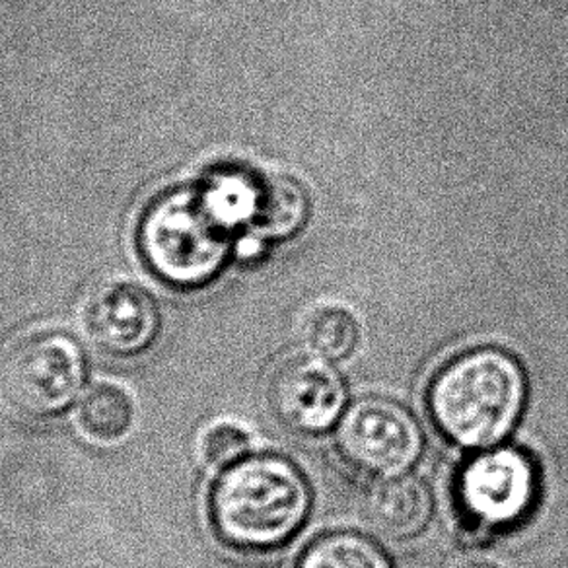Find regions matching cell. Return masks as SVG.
Returning <instances> with one entry per match:
<instances>
[{"label":"cell","mask_w":568,"mask_h":568,"mask_svg":"<svg viewBox=\"0 0 568 568\" xmlns=\"http://www.w3.org/2000/svg\"><path fill=\"white\" fill-rule=\"evenodd\" d=\"M87 379L79 343L57 329H36L0 355V402L24 418H48L67 409Z\"/></svg>","instance_id":"cell-4"},{"label":"cell","mask_w":568,"mask_h":568,"mask_svg":"<svg viewBox=\"0 0 568 568\" xmlns=\"http://www.w3.org/2000/svg\"><path fill=\"white\" fill-rule=\"evenodd\" d=\"M433 513V498L425 483L397 475L382 479L366 498V518L392 539H409L425 529Z\"/></svg>","instance_id":"cell-9"},{"label":"cell","mask_w":568,"mask_h":568,"mask_svg":"<svg viewBox=\"0 0 568 568\" xmlns=\"http://www.w3.org/2000/svg\"><path fill=\"white\" fill-rule=\"evenodd\" d=\"M306 195L288 178H268L253 199V221L268 234H286L302 221Z\"/></svg>","instance_id":"cell-12"},{"label":"cell","mask_w":568,"mask_h":568,"mask_svg":"<svg viewBox=\"0 0 568 568\" xmlns=\"http://www.w3.org/2000/svg\"><path fill=\"white\" fill-rule=\"evenodd\" d=\"M296 568H389V560L364 536L329 534L308 545Z\"/></svg>","instance_id":"cell-11"},{"label":"cell","mask_w":568,"mask_h":568,"mask_svg":"<svg viewBox=\"0 0 568 568\" xmlns=\"http://www.w3.org/2000/svg\"><path fill=\"white\" fill-rule=\"evenodd\" d=\"M229 242L219 205L195 191L160 199L142 226V252L162 281L190 288L221 268Z\"/></svg>","instance_id":"cell-3"},{"label":"cell","mask_w":568,"mask_h":568,"mask_svg":"<svg viewBox=\"0 0 568 568\" xmlns=\"http://www.w3.org/2000/svg\"><path fill=\"white\" fill-rule=\"evenodd\" d=\"M337 448L358 471L389 479L417 462L423 435L417 420L399 403L366 397L341 417Z\"/></svg>","instance_id":"cell-5"},{"label":"cell","mask_w":568,"mask_h":568,"mask_svg":"<svg viewBox=\"0 0 568 568\" xmlns=\"http://www.w3.org/2000/svg\"><path fill=\"white\" fill-rule=\"evenodd\" d=\"M308 483L281 456H250L222 471L211 493L216 536L240 551H271L302 528Z\"/></svg>","instance_id":"cell-1"},{"label":"cell","mask_w":568,"mask_h":568,"mask_svg":"<svg viewBox=\"0 0 568 568\" xmlns=\"http://www.w3.org/2000/svg\"><path fill=\"white\" fill-rule=\"evenodd\" d=\"M347 402L345 384L332 363L314 353H296L276 364L268 378L273 417L298 435H322L339 418Z\"/></svg>","instance_id":"cell-6"},{"label":"cell","mask_w":568,"mask_h":568,"mask_svg":"<svg viewBox=\"0 0 568 568\" xmlns=\"http://www.w3.org/2000/svg\"><path fill=\"white\" fill-rule=\"evenodd\" d=\"M247 446L250 438L240 426L222 423L206 430L201 440V456L209 466L229 467L237 459H242Z\"/></svg>","instance_id":"cell-14"},{"label":"cell","mask_w":568,"mask_h":568,"mask_svg":"<svg viewBox=\"0 0 568 568\" xmlns=\"http://www.w3.org/2000/svg\"><path fill=\"white\" fill-rule=\"evenodd\" d=\"M304 339L310 353L324 356L327 361H339L355 351L358 325L347 310L324 306L310 314L304 325Z\"/></svg>","instance_id":"cell-13"},{"label":"cell","mask_w":568,"mask_h":568,"mask_svg":"<svg viewBox=\"0 0 568 568\" xmlns=\"http://www.w3.org/2000/svg\"><path fill=\"white\" fill-rule=\"evenodd\" d=\"M133 403L119 387L103 384L80 403V430L98 443H115L133 426Z\"/></svg>","instance_id":"cell-10"},{"label":"cell","mask_w":568,"mask_h":568,"mask_svg":"<svg viewBox=\"0 0 568 568\" xmlns=\"http://www.w3.org/2000/svg\"><path fill=\"white\" fill-rule=\"evenodd\" d=\"M526 399L520 364L500 348L456 356L436 374L428 407L436 428L462 448H490L516 425Z\"/></svg>","instance_id":"cell-2"},{"label":"cell","mask_w":568,"mask_h":568,"mask_svg":"<svg viewBox=\"0 0 568 568\" xmlns=\"http://www.w3.org/2000/svg\"><path fill=\"white\" fill-rule=\"evenodd\" d=\"M536 490V469L514 448L479 454L459 475V505L485 528H506L520 521L534 505Z\"/></svg>","instance_id":"cell-7"},{"label":"cell","mask_w":568,"mask_h":568,"mask_svg":"<svg viewBox=\"0 0 568 568\" xmlns=\"http://www.w3.org/2000/svg\"><path fill=\"white\" fill-rule=\"evenodd\" d=\"M452 568H498L493 565V562H487V560H477V559H467L459 560Z\"/></svg>","instance_id":"cell-15"},{"label":"cell","mask_w":568,"mask_h":568,"mask_svg":"<svg viewBox=\"0 0 568 568\" xmlns=\"http://www.w3.org/2000/svg\"><path fill=\"white\" fill-rule=\"evenodd\" d=\"M159 327L156 304L136 284H103L84 308L88 337L110 355H139L151 347Z\"/></svg>","instance_id":"cell-8"}]
</instances>
